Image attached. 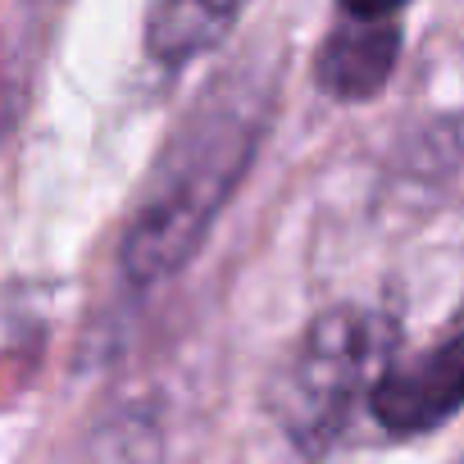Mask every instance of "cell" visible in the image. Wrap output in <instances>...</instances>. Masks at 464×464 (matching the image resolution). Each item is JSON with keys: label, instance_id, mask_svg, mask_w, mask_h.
Returning <instances> with one entry per match:
<instances>
[{"label": "cell", "instance_id": "6da1fadb", "mask_svg": "<svg viewBox=\"0 0 464 464\" xmlns=\"http://www.w3.org/2000/svg\"><path fill=\"white\" fill-rule=\"evenodd\" d=\"M464 405V337L392 369L373 387V414L392 432H423Z\"/></svg>", "mask_w": 464, "mask_h": 464}, {"label": "cell", "instance_id": "7a4b0ae2", "mask_svg": "<svg viewBox=\"0 0 464 464\" xmlns=\"http://www.w3.org/2000/svg\"><path fill=\"white\" fill-rule=\"evenodd\" d=\"M396 55H401V33L392 24L355 19L351 28L333 33L328 46L319 51V82L342 101H364L392 78Z\"/></svg>", "mask_w": 464, "mask_h": 464}, {"label": "cell", "instance_id": "3957f363", "mask_svg": "<svg viewBox=\"0 0 464 464\" xmlns=\"http://www.w3.org/2000/svg\"><path fill=\"white\" fill-rule=\"evenodd\" d=\"M351 19H364V24H387V14H396L405 0H342Z\"/></svg>", "mask_w": 464, "mask_h": 464}]
</instances>
